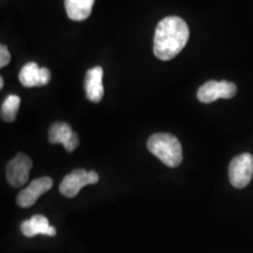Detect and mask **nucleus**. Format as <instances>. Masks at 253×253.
<instances>
[{
  "instance_id": "obj_1",
  "label": "nucleus",
  "mask_w": 253,
  "mask_h": 253,
  "mask_svg": "<svg viewBox=\"0 0 253 253\" xmlns=\"http://www.w3.org/2000/svg\"><path fill=\"white\" fill-rule=\"evenodd\" d=\"M190 32L182 18L167 17L160 21L154 38V53L162 61H169L178 55L188 43Z\"/></svg>"
},
{
  "instance_id": "obj_2",
  "label": "nucleus",
  "mask_w": 253,
  "mask_h": 253,
  "mask_svg": "<svg viewBox=\"0 0 253 253\" xmlns=\"http://www.w3.org/2000/svg\"><path fill=\"white\" fill-rule=\"evenodd\" d=\"M148 149L167 167L175 168L182 163V145L178 138L168 132H157L148 140Z\"/></svg>"
},
{
  "instance_id": "obj_3",
  "label": "nucleus",
  "mask_w": 253,
  "mask_h": 253,
  "mask_svg": "<svg viewBox=\"0 0 253 253\" xmlns=\"http://www.w3.org/2000/svg\"><path fill=\"white\" fill-rule=\"evenodd\" d=\"M99 182V175L95 171H86L84 169H75L62 179L60 184V192L65 197L73 198L78 196L79 191L84 186L96 184Z\"/></svg>"
},
{
  "instance_id": "obj_4",
  "label": "nucleus",
  "mask_w": 253,
  "mask_h": 253,
  "mask_svg": "<svg viewBox=\"0 0 253 253\" xmlns=\"http://www.w3.org/2000/svg\"><path fill=\"white\" fill-rule=\"evenodd\" d=\"M253 176V156L242 154L231 161L229 167L230 182L235 188L243 189L249 185Z\"/></svg>"
},
{
  "instance_id": "obj_5",
  "label": "nucleus",
  "mask_w": 253,
  "mask_h": 253,
  "mask_svg": "<svg viewBox=\"0 0 253 253\" xmlns=\"http://www.w3.org/2000/svg\"><path fill=\"white\" fill-rule=\"evenodd\" d=\"M237 93V86L229 81H208L197 91L201 102L211 103L218 99H231Z\"/></svg>"
},
{
  "instance_id": "obj_6",
  "label": "nucleus",
  "mask_w": 253,
  "mask_h": 253,
  "mask_svg": "<svg viewBox=\"0 0 253 253\" xmlns=\"http://www.w3.org/2000/svg\"><path fill=\"white\" fill-rule=\"evenodd\" d=\"M32 160L27 155L18 154L13 160L9 161L6 168V178L14 188H20L28 181V176L32 169Z\"/></svg>"
},
{
  "instance_id": "obj_7",
  "label": "nucleus",
  "mask_w": 253,
  "mask_h": 253,
  "mask_svg": "<svg viewBox=\"0 0 253 253\" xmlns=\"http://www.w3.org/2000/svg\"><path fill=\"white\" fill-rule=\"evenodd\" d=\"M53 179L50 177H41L34 179L27 188L21 190L17 197V203L21 208H30L48 190L52 189Z\"/></svg>"
},
{
  "instance_id": "obj_8",
  "label": "nucleus",
  "mask_w": 253,
  "mask_h": 253,
  "mask_svg": "<svg viewBox=\"0 0 253 253\" xmlns=\"http://www.w3.org/2000/svg\"><path fill=\"white\" fill-rule=\"evenodd\" d=\"M48 141L52 144L61 143L68 153H72L78 148L79 136L72 130L71 126L66 122H55L50 126Z\"/></svg>"
},
{
  "instance_id": "obj_9",
  "label": "nucleus",
  "mask_w": 253,
  "mask_h": 253,
  "mask_svg": "<svg viewBox=\"0 0 253 253\" xmlns=\"http://www.w3.org/2000/svg\"><path fill=\"white\" fill-rule=\"evenodd\" d=\"M50 71L48 68H41L36 62H28L19 73V80L24 87H42L49 84Z\"/></svg>"
},
{
  "instance_id": "obj_10",
  "label": "nucleus",
  "mask_w": 253,
  "mask_h": 253,
  "mask_svg": "<svg viewBox=\"0 0 253 253\" xmlns=\"http://www.w3.org/2000/svg\"><path fill=\"white\" fill-rule=\"evenodd\" d=\"M103 69L100 66L90 68L87 72L84 78V90H86L87 99L91 102H100L102 100L104 89H103Z\"/></svg>"
},
{
  "instance_id": "obj_11",
  "label": "nucleus",
  "mask_w": 253,
  "mask_h": 253,
  "mask_svg": "<svg viewBox=\"0 0 253 253\" xmlns=\"http://www.w3.org/2000/svg\"><path fill=\"white\" fill-rule=\"evenodd\" d=\"M20 229L24 236L28 237V238L37 235H45L50 237L56 235L55 227L50 226L48 219L42 214H36L31 219L23 221Z\"/></svg>"
},
{
  "instance_id": "obj_12",
  "label": "nucleus",
  "mask_w": 253,
  "mask_h": 253,
  "mask_svg": "<svg viewBox=\"0 0 253 253\" xmlns=\"http://www.w3.org/2000/svg\"><path fill=\"white\" fill-rule=\"evenodd\" d=\"M95 0H65L66 12L74 21L86 20L91 13Z\"/></svg>"
},
{
  "instance_id": "obj_13",
  "label": "nucleus",
  "mask_w": 253,
  "mask_h": 253,
  "mask_svg": "<svg viewBox=\"0 0 253 253\" xmlns=\"http://www.w3.org/2000/svg\"><path fill=\"white\" fill-rule=\"evenodd\" d=\"M20 97L18 95H9L6 97L1 106V110H0V115L1 119L6 122H13L15 120V116L19 112V107H20Z\"/></svg>"
},
{
  "instance_id": "obj_14",
  "label": "nucleus",
  "mask_w": 253,
  "mask_h": 253,
  "mask_svg": "<svg viewBox=\"0 0 253 253\" xmlns=\"http://www.w3.org/2000/svg\"><path fill=\"white\" fill-rule=\"evenodd\" d=\"M9 61H11V53L7 47L0 43V68L7 66Z\"/></svg>"
},
{
  "instance_id": "obj_15",
  "label": "nucleus",
  "mask_w": 253,
  "mask_h": 253,
  "mask_svg": "<svg viewBox=\"0 0 253 253\" xmlns=\"http://www.w3.org/2000/svg\"><path fill=\"white\" fill-rule=\"evenodd\" d=\"M2 87H4V79L0 75V90L2 89Z\"/></svg>"
}]
</instances>
